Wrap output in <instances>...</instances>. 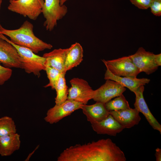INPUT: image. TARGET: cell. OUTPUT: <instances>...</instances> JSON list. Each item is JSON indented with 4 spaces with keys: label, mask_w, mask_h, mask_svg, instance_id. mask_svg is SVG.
I'll return each instance as SVG.
<instances>
[{
    "label": "cell",
    "mask_w": 161,
    "mask_h": 161,
    "mask_svg": "<svg viewBox=\"0 0 161 161\" xmlns=\"http://www.w3.org/2000/svg\"><path fill=\"white\" fill-rule=\"evenodd\" d=\"M149 8L151 12L154 16H161V0H152Z\"/></svg>",
    "instance_id": "obj_25"
},
{
    "label": "cell",
    "mask_w": 161,
    "mask_h": 161,
    "mask_svg": "<svg viewBox=\"0 0 161 161\" xmlns=\"http://www.w3.org/2000/svg\"><path fill=\"white\" fill-rule=\"evenodd\" d=\"M69 0H61L60 1V4L61 5H62L64 4V3L66 1Z\"/></svg>",
    "instance_id": "obj_29"
},
{
    "label": "cell",
    "mask_w": 161,
    "mask_h": 161,
    "mask_svg": "<svg viewBox=\"0 0 161 161\" xmlns=\"http://www.w3.org/2000/svg\"><path fill=\"white\" fill-rule=\"evenodd\" d=\"M21 143L20 135L16 133L0 137V155H11L19 149Z\"/></svg>",
    "instance_id": "obj_18"
},
{
    "label": "cell",
    "mask_w": 161,
    "mask_h": 161,
    "mask_svg": "<svg viewBox=\"0 0 161 161\" xmlns=\"http://www.w3.org/2000/svg\"><path fill=\"white\" fill-rule=\"evenodd\" d=\"M44 0H10L9 10L36 20L42 13Z\"/></svg>",
    "instance_id": "obj_5"
},
{
    "label": "cell",
    "mask_w": 161,
    "mask_h": 161,
    "mask_svg": "<svg viewBox=\"0 0 161 161\" xmlns=\"http://www.w3.org/2000/svg\"><path fill=\"white\" fill-rule=\"evenodd\" d=\"M126 88L118 83L111 80H106L105 83L94 90L93 99L104 104L113 98L119 96L126 91Z\"/></svg>",
    "instance_id": "obj_9"
},
{
    "label": "cell",
    "mask_w": 161,
    "mask_h": 161,
    "mask_svg": "<svg viewBox=\"0 0 161 161\" xmlns=\"http://www.w3.org/2000/svg\"><path fill=\"white\" fill-rule=\"evenodd\" d=\"M114 118L125 129H130L138 125L141 118L135 108L109 112Z\"/></svg>",
    "instance_id": "obj_13"
},
{
    "label": "cell",
    "mask_w": 161,
    "mask_h": 161,
    "mask_svg": "<svg viewBox=\"0 0 161 161\" xmlns=\"http://www.w3.org/2000/svg\"><path fill=\"white\" fill-rule=\"evenodd\" d=\"M144 85L140 86L134 93L135 100L134 104L135 108L144 116L152 127L161 133V125L151 112L143 97Z\"/></svg>",
    "instance_id": "obj_12"
},
{
    "label": "cell",
    "mask_w": 161,
    "mask_h": 161,
    "mask_svg": "<svg viewBox=\"0 0 161 161\" xmlns=\"http://www.w3.org/2000/svg\"><path fill=\"white\" fill-rule=\"evenodd\" d=\"M68 49L59 48L44 53L43 57L46 59V66H50L58 70L61 73H66L65 66Z\"/></svg>",
    "instance_id": "obj_17"
},
{
    "label": "cell",
    "mask_w": 161,
    "mask_h": 161,
    "mask_svg": "<svg viewBox=\"0 0 161 161\" xmlns=\"http://www.w3.org/2000/svg\"><path fill=\"white\" fill-rule=\"evenodd\" d=\"M83 105L81 103L73 100H67L60 104H55L49 109L44 120L50 124L56 123L75 111L81 109Z\"/></svg>",
    "instance_id": "obj_8"
},
{
    "label": "cell",
    "mask_w": 161,
    "mask_h": 161,
    "mask_svg": "<svg viewBox=\"0 0 161 161\" xmlns=\"http://www.w3.org/2000/svg\"><path fill=\"white\" fill-rule=\"evenodd\" d=\"M105 104L96 102L92 105H83L81 109L86 116L87 121L92 124L100 122L109 114Z\"/></svg>",
    "instance_id": "obj_16"
},
{
    "label": "cell",
    "mask_w": 161,
    "mask_h": 161,
    "mask_svg": "<svg viewBox=\"0 0 161 161\" xmlns=\"http://www.w3.org/2000/svg\"><path fill=\"white\" fill-rule=\"evenodd\" d=\"M71 86L68 89L67 99L73 100L86 104L93 99L94 90L86 80L79 78H74L70 81Z\"/></svg>",
    "instance_id": "obj_7"
},
{
    "label": "cell",
    "mask_w": 161,
    "mask_h": 161,
    "mask_svg": "<svg viewBox=\"0 0 161 161\" xmlns=\"http://www.w3.org/2000/svg\"><path fill=\"white\" fill-rule=\"evenodd\" d=\"M106 109L109 111H118L130 108L128 102L123 94L110 100L105 104Z\"/></svg>",
    "instance_id": "obj_21"
},
{
    "label": "cell",
    "mask_w": 161,
    "mask_h": 161,
    "mask_svg": "<svg viewBox=\"0 0 161 161\" xmlns=\"http://www.w3.org/2000/svg\"><path fill=\"white\" fill-rule=\"evenodd\" d=\"M16 133V125L12 118L7 116L0 118V137Z\"/></svg>",
    "instance_id": "obj_22"
},
{
    "label": "cell",
    "mask_w": 161,
    "mask_h": 161,
    "mask_svg": "<svg viewBox=\"0 0 161 161\" xmlns=\"http://www.w3.org/2000/svg\"><path fill=\"white\" fill-rule=\"evenodd\" d=\"M12 70L8 67L1 66L0 64V85H2L11 78Z\"/></svg>",
    "instance_id": "obj_24"
},
{
    "label": "cell",
    "mask_w": 161,
    "mask_h": 161,
    "mask_svg": "<svg viewBox=\"0 0 161 161\" xmlns=\"http://www.w3.org/2000/svg\"><path fill=\"white\" fill-rule=\"evenodd\" d=\"M45 71H46L49 82L44 87H51L52 89H55L62 73L58 70L49 66H46Z\"/></svg>",
    "instance_id": "obj_23"
},
{
    "label": "cell",
    "mask_w": 161,
    "mask_h": 161,
    "mask_svg": "<svg viewBox=\"0 0 161 161\" xmlns=\"http://www.w3.org/2000/svg\"><path fill=\"white\" fill-rule=\"evenodd\" d=\"M68 49L65 66L66 72L80 64L83 58V49L79 43L76 42Z\"/></svg>",
    "instance_id": "obj_19"
},
{
    "label": "cell",
    "mask_w": 161,
    "mask_h": 161,
    "mask_svg": "<svg viewBox=\"0 0 161 161\" xmlns=\"http://www.w3.org/2000/svg\"><path fill=\"white\" fill-rule=\"evenodd\" d=\"M93 130L97 134L116 136L125 128L109 114L107 117L98 123L91 124Z\"/></svg>",
    "instance_id": "obj_15"
},
{
    "label": "cell",
    "mask_w": 161,
    "mask_h": 161,
    "mask_svg": "<svg viewBox=\"0 0 161 161\" xmlns=\"http://www.w3.org/2000/svg\"><path fill=\"white\" fill-rule=\"evenodd\" d=\"M66 73H62L56 85L55 90L56 96L55 98V104H60L67 99L68 87L65 79Z\"/></svg>",
    "instance_id": "obj_20"
},
{
    "label": "cell",
    "mask_w": 161,
    "mask_h": 161,
    "mask_svg": "<svg viewBox=\"0 0 161 161\" xmlns=\"http://www.w3.org/2000/svg\"><path fill=\"white\" fill-rule=\"evenodd\" d=\"M2 3V0H0V9H1V5ZM2 27L1 26V24H0V30L1 28Z\"/></svg>",
    "instance_id": "obj_30"
},
{
    "label": "cell",
    "mask_w": 161,
    "mask_h": 161,
    "mask_svg": "<svg viewBox=\"0 0 161 161\" xmlns=\"http://www.w3.org/2000/svg\"><path fill=\"white\" fill-rule=\"evenodd\" d=\"M0 62L8 67L21 68L20 57L11 44L0 38Z\"/></svg>",
    "instance_id": "obj_11"
},
{
    "label": "cell",
    "mask_w": 161,
    "mask_h": 161,
    "mask_svg": "<svg viewBox=\"0 0 161 161\" xmlns=\"http://www.w3.org/2000/svg\"><path fill=\"white\" fill-rule=\"evenodd\" d=\"M155 157L156 161H161V149L157 148L155 150Z\"/></svg>",
    "instance_id": "obj_28"
},
{
    "label": "cell",
    "mask_w": 161,
    "mask_h": 161,
    "mask_svg": "<svg viewBox=\"0 0 161 161\" xmlns=\"http://www.w3.org/2000/svg\"><path fill=\"white\" fill-rule=\"evenodd\" d=\"M61 0H45L42 9L45 20L44 26L48 31H52L55 27L57 22L62 19L68 11L67 7L60 4Z\"/></svg>",
    "instance_id": "obj_4"
},
{
    "label": "cell",
    "mask_w": 161,
    "mask_h": 161,
    "mask_svg": "<svg viewBox=\"0 0 161 161\" xmlns=\"http://www.w3.org/2000/svg\"><path fill=\"white\" fill-rule=\"evenodd\" d=\"M154 61L156 64L158 66H161V54H154Z\"/></svg>",
    "instance_id": "obj_27"
},
{
    "label": "cell",
    "mask_w": 161,
    "mask_h": 161,
    "mask_svg": "<svg viewBox=\"0 0 161 161\" xmlns=\"http://www.w3.org/2000/svg\"><path fill=\"white\" fill-rule=\"evenodd\" d=\"M33 25L30 22L24 21L18 29L8 30L3 27L0 33L10 38V41L18 46L26 47L35 54L46 49H51L52 46L45 42L35 36L33 31Z\"/></svg>",
    "instance_id": "obj_2"
},
{
    "label": "cell",
    "mask_w": 161,
    "mask_h": 161,
    "mask_svg": "<svg viewBox=\"0 0 161 161\" xmlns=\"http://www.w3.org/2000/svg\"><path fill=\"white\" fill-rule=\"evenodd\" d=\"M106 67L114 75L137 78L140 72L129 56L110 60H102Z\"/></svg>",
    "instance_id": "obj_6"
},
{
    "label": "cell",
    "mask_w": 161,
    "mask_h": 161,
    "mask_svg": "<svg viewBox=\"0 0 161 161\" xmlns=\"http://www.w3.org/2000/svg\"><path fill=\"white\" fill-rule=\"evenodd\" d=\"M131 3L140 9L146 10L149 8L152 0H130Z\"/></svg>",
    "instance_id": "obj_26"
},
{
    "label": "cell",
    "mask_w": 161,
    "mask_h": 161,
    "mask_svg": "<svg viewBox=\"0 0 161 161\" xmlns=\"http://www.w3.org/2000/svg\"><path fill=\"white\" fill-rule=\"evenodd\" d=\"M123 151L109 138L84 144H76L64 150L58 161H120Z\"/></svg>",
    "instance_id": "obj_1"
},
{
    "label": "cell",
    "mask_w": 161,
    "mask_h": 161,
    "mask_svg": "<svg viewBox=\"0 0 161 161\" xmlns=\"http://www.w3.org/2000/svg\"><path fill=\"white\" fill-rule=\"evenodd\" d=\"M129 56L140 72H144L150 75L158 69L159 66L154 61V54L146 51L142 47H139L134 54Z\"/></svg>",
    "instance_id": "obj_10"
},
{
    "label": "cell",
    "mask_w": 161,
    "mask_h": 161,
    "mask_svg": "<svg viewBox=\"0 0 161 161\" xmlns=\"http://www.w3.org/2000/svg\"><path fill=\"white\" fill-rule=\"evenodd\" d=\"M106 68L104 77L105 80H111L115 81L123 86L128 88L134 93L140 86L148 83L150 81V79L147 78H138L116 76L112 73L108 69Z\"/></svg>",
    "instance_id": "obj_14"
},
{
    "label": "cell",
    "mask_w": 161,
    "mask_h": 161,
    "mask_svg": "<svg viewBox=\"0 0 161 161\" xmlns=\"http://www.w3.org/2000/svg\"><path fill=\"white\" fill-rule=\"evenodd\" d=\"M0 38L12 45L16 49L21 58V68L27 73H32L39 78L42 70H45L46 59L36 55L30 49L13 44L3 34Z\"/></svg>",
    "instance_id": "obj_3"
}]
</instances>
